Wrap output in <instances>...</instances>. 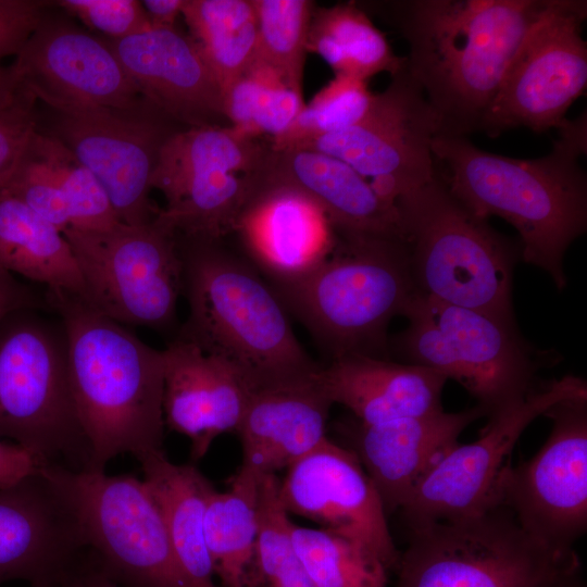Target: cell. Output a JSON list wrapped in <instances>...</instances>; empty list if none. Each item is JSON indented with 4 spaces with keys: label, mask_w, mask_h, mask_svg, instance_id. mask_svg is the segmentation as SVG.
Listing matches in <instances>:
<instances>
[{
    "label": "cell",
    "mask_w": 587,
    "mask_h": 587,
    "mask_svg": "<svg viewBox=\"0 0 587 587\" xmlns=\"http://www.w3.org/2000/svg\"><path fill=\"white\" fill-rule=\"evenodd\" d=\"M233 233L250 263L272 285L294 282L315 270L333 252L338 237L313 200L284 186L248 189Z\"/></svg>",
    "instance_id": "22"
},
{
    "label": "cell",
    "mask_w": 587,
    "mask_h": 587,
    "mask_svg": "<svg viewBox=\"0 0 587 587\" xmlns=\"http://www.w3.org/2000/svg\"><path fill=\"white\" fill-rule=\"evenodd\" d=\"M20 88L21 84L11 65L7 67L0 65V110L14 99Z\"/></svg>",
    "instance_id": "47"
},
{
    "label": "cell",
    "mask_w": 587,
    "mask_h": 587,
    "mask_svg": "<svg viewBox=\"0 0 587 587\" xmlns=\"http://www.w3.org/2000/svg\"><path fill=\"white\" fill-rule=\"evenodd\" d=\"M21 310L0 324V440L42 466L90 470V451L72 395L64 327Z\"/></svg>",
    "instance_id": "7"
},
{
    "label": "cell",
    "mask_w": 587,
    "mask_h": 587,
    "mask_svg": "<svg viewBox=\"0 0 587 587\" xmlns=\"http://www.w3.org/2000/svg\"><path fill=\"white\" fill-rule=\"evenodd\" d=\"M248 189L294 188L313 200L337 233L404 240L396 204L382 199L369 180L344 161L311 149L266 147L247 174Z\"/></svg>",
    "instance_id": "25"
},
{
    "label": "cell",
    "mask_w": 587,
    "mask_h": 587,
    "mask_svg": "<svg viewBox=\"0 0 587 587\" xmlns=\"http://www.w3.org/2000/svg\"><path fill=\"white\" fill-rule=\"evenodd\" d=\"M550 0H391L359 4L408 42L405 68L440 135L479 130L504 74Z\"/></svg>",
    "instance_id": "1"
},
{
    "label": "cell",
    "mask_w": 587,
    "mask_h": 587,
    "mask_svg": "<svg viewBox=\"0 0 587 587\" xmlns=\"http://www.w3.org/2000/svg\"><path fill=\"white\" fill-rule=\"evenodd\" d=\"M312 373L254 386L237 434L242 461L236 474L260 480L316 448L326 437L333 402Z\"/></svg>",
    "instance_id": "24"
},
{
    "label": "cell",
    "mask_w": 587,
    "mask_h": 587,
    "mask_svg": "<svg viewBox=\"0 0 587 587\" xmlns=\"http://www.w3.org/2000/svg\"><path fill=\"white\" fill-rule=\"evenodd\" d=\"M276 474L262 476L257 496L259 587H315L292 544L288 512Z\"/></svg>",
    "instance_id": "36"
},
{
    "label": "cell",
    "mask_w": 587,
    "mask_h": 587,
    "mask_svg": "<svg viewBox=\"0 0 587 587\" xmlns=\"http://www.w3.org/2000/svg\"><path fill=\"white\" fill-rule=\"evenodd\" d=\"M486 416L478 405L442 410L378 424L344 426L350 450L373 483L386 514L400 510L416 486L459 442V436Z\"/></svg>",
    "instance_id": "23"
},
{
    "label": "cell",
    "mask_w": 587,
    "mask_h": 587,
    "mask_svg": "<svg viewBox=\"0 0 587 587\" xmlns=\"http://www.w3.org/2000/svg\"><path fill=\"white\" fill-rule=\"evenodd\" d=\"M59 587H120L92 562L88 552Z\"/></svg>",
    "instance_id": "45"
},
{
    "label": "cell",
    "mask_w": 587,
    "mask_h": 587,
    "mask_svg": "<svg viewBox=\"0 0 587 587\" xmlns=\"http://www.w3.org/2000/svg\"><path fill=\"white\" fill-rule=\"evenodd\" d=\"M107 42L142 98L183 127L227 121L221 86L191 36L151 27Z\"/></svg>",
    "instance_id": "21"
},
{
    "label": "cell",
    "mask_w": 587,
    "mask_h": 587,
    "mask_svg": "<svg viewBox=\"0 0 587 587\" xmlns=\"http://www.w3.org/2000/svg\"><path fill=\"white\" fill-rule=\"evenodd\" d=\"M544 416L551 432L529 460L504 467L497 504L547 547L574 552L587 530V394L561 400Z\"/></svg>",
    "instance_id": "14"
},
{
    "label": "cell",
    "mask_w": 587,
    "mask_h": 587,
    "mask_svg": "<svg viewBox=\"0 0 587 587\" xmlns=\"http://www.w3.org/2000/svg\"><path fill=\"white\" fill-rule=\"evenodd\" d=\"M583 0H550L510 63L479 130L498 136L515 127L560 128L587 85Z\"/></svg>",
    "instance_id": "13"
},
{
    "label": "cell",
    "mask_w": 587,
    "mask_h": 587,
    "mask_svg": "<svg viewBox=\"0 0 587 587\" xmlns=\"http://www.w3.org/2000/svg\"><path fill=\"white\" fill-rule=\"evenodd\" d=\"M294 548L315 587H386L388 570L362 545L292 523Z\"/></svg>",
    "instance_id": "34"
},
{
    "label": "cell",
    "mask_w": 587,
    "mask_h": 587,
    "mask_svg": "<svg viewBox=\"0 0 587 587\" xmlns=\"http://www.w3.org/2000/svg\"><path fill=\"white\" fill-rule=\"evenodd\" d=\"M419 292L514 322V245L463 205L436 175L396 201Z\"/></svg>",
    "instance_id": "6"
},
{
    "label": "cell",
    "mask_w": 587,
    "mask_h": 587,
    "mask_svg": "<svg viewBox=\"0 0 587 587\" xmlns=\"http://www.w3.org/2000/svg\"><path fill=\"white\" fill-rule=\"evenodd\" d=\"M440 130L437 114L404 62L387 88L375 93L358 124L298 148L344 161L371 178L370 185L382 199L396 204L401 196L435 178L432 145Z\"/></svg>",
    "instance_id": "15"
},
{
    "label": "cell",
    "mask_w": 587,
    "mask_h": 587,
    "mask_svg": "<svg viewBox=\"0 0 587 587\" xmlns=\"http://www.w3.org/2000/svg\"><path fill=\"white\" fill-rule=\"evenodd\" d=\"M283 507L366 548L390 571L400 553L379 496L349 448L326 438L287 467L279 484Z\"/></svg>",
    "instance_id": "19"
},
{
    "label": "cell",
    "mask_w": 587,
    "mask_h": 587,
    "mask_svg": "<svg viewBox=\"0 0 587 587\" xmlns=\"http://www.w3.org/2000/svg\"><path fill=\"white\" fill-rule=\"evenodd\" d=\"M11 67L18 83L53 111L137 110L148 102L107 41L47 16Z\"/></svg>",
    "instance_id": "18"
},
{
    "label": "cell",
    "mask_w": 587,
    "mask_h": 587,
    "mask_svg": "<svg viewBox=\"0 0 587 587\" xmlns=\"http://www.w3.org/2000/svg\"><path fill=\"white\" fill-rule=\"evenodd\" d=\"M260 480L235 474L212 495L204 536L214 575L223 587H259L257 496Z\"/></svg>",
    "instance_id": "31"
},
{
    "label": "cell",
    "mask_w": 587,
    "mask_h": 587,
    "mask_svg": "<svg viewBox=\"0 0 587 587\" xmlns=\"http://www.w3.org/2000/svg\"><path fill=\"white\" fill-rule=\"evenodd\" d=\"M552 149L538 159H515L474 146L466 137L437 135L436 175L475 215H496L520 235L522 259L566 285L563 258L587 226V179L579 158L587 148L586 115L558 129Z\"/></svg>",
    "instance_id": "2"
},
{
    "label": "cell",
    "mask_w": 587,
    "mask_h": 587,
    "mask_svg": "<svg viewBox=\"0 0 587 587\" xmlns=\"http://www.w3.org/2000/svg\"><path fill=\"white\" fill-rule=\"evenodd\" d=\"M50 2L0 0V60L16 55L47 16Z\"/></svg>",
    "instance_id": "42"
},
{
    "label": "cell",
    "mask_w": 587,
    "mask_h": 587,
    "mask_svg": "<svg viewBox=\"0 0 587 587\" xmlns=\"http://www.w3.org/2000/svg\"><path fill=\"white\" fill-rule=\"evenodd\" d=\"M32 145L60 185L68 211V228L104 230L122 223L102 185L61 141L38 127Z\"/></svg>",
    "instance_id": "37"
},
{
    "label": "cell",
    "mask_w": 587,
    "mask_h": 587,
    "mask_svg": "<svg viewBox=\"0 0 587 587\" xmlns=\"http://www.w3.org/2000/svg\"><path fill=\"white\" fill-rule=\"evenodd\" d=\"M266 139L230 125L182 128L163 145L150 186L165 205L154 222L186 239L223 240L233 233L247 197L246 175L264 153Z\"/></svg>",
    "instance_id": "11"
},
{
    "label": "cell",
    "mask_w": 587,
    "mask_h": 587,
    "mask_svg": "<svg viewBox=\"0 0 587 587\" xmlns=\"http://www.w3.org/2000/svg\"><path fill=\"white\" fill-rule=\"evenodd\" d=\"M189 314L178 338L218 355L254 387L314 372L282 300L223 240L177 237Z\"/></svg>",
    "instance_id": "4"
},
{
    "label": "cell",
    "mask_w": 587,
    "mask_h": 587,
    "mask_svg": "<svg viewBox=\"0 0 587 587\" xmlns=\"http://www.w3.org/2000/svg\"><path fill=\"white\" fill-rule=\"evenodd\" d=\"M141 3L152 27L173 28L182 15L184 0H145Z\"/></svg>",
    "instance_id": "46"
},
{
    "label": "cell",
    "mask_w": 587,
    "mask_h": 587,
    "mask_svg": "<svg viewBox=\"0 0 587 587\" xmlns=\"http://www.w3.org/2000/svg\"><path fill=\"white\" fill-rule=\"evenodd\" d=\"M37 101L21 85L14 99L0 110V197L38 129Z\"/></svg>",
    "instance_id": "41"
},
{
    "label": "cell",
    "mask_w": 587,
    "mask_h": 587,
    "mask_svg": "<svg viewBox=\"0 0 587 587\" xmlns=\"http://www.w3.org/2000/svg\"><path fill=\"white\" fill-rule=\"evenodd\" d=\"M138 461L182 569L196 587H217L204 536L208 504L216 489L193 464L173 463L163 450Z\"/></svg>",
    "instance_id": "28"
},
{
    "label": "cell",
    "mask_w": 587,
    "mask_h": 587,
    "mask_svg": "<svg viewBox=\"0 0 587 587\" xmlns=\"http://www.w3.org/2000/svg\"><path fill=\"white\" fill-rule=\"evenodd\" d=\"M583 394L586 382L566 375L490 415L476 440L452 448L410 495L400 509L408 526L459 520L496 505L500 476L524 430L554 403Z\"/></svg>",
    "instance_id": "16"
},
{
    "label": "cell",
    "mask_w": 587,
    "mask_h": 587,
    "mask_svg": "<svg viewBox=\"0 0 587 587\" xmlns=\"http://www.w3.org/2000/svg\"><path fill=\"white\" fill-rule=\"evenodd\" d=\"M329 257L294 282L270 284L333 358L370 354L417 292L405 241L337 233Z\"/></svg>",
    "instance_id": "5"
},
{
    "label": "cell",
    "mask_w": 587,
    "mask_h": 587,
    "mask_svg": "<svg viewBox=\"0 0 587 587\" xmlns=\"http://www.w3.org/2000/svg\"><path fill=\"white\" fill-rule=\"evenodd\" d=\"M307 51L320 55L335 75L361 80L382 72L392 76L405 62L404 57L394 52L386 36L355 1L315 5Z\"/></svg>",
    "instance_id": "30"
},
{
    "label": "cell",
    "mask_w": 587,
    "mask_h": 587,
    "mask_svg": "<svg viewBox=\"0 0 587 587\" xmlns=\"http://www.w3.org/2000/svg\"><path fill=\"white\" fill-rule=\"evenodd\" d=\"M541 587H587L580 562L563 571Z\"/></svg>",
    "instance_id": "48"
},
{
    "label": "cell",
    "mask_w": 587,
    "mask_h": 587,
    "mask_svg": "<svg viewBox=\"0 0 587 587\" xmlns=\"http://www.w3.org/2000/svg\"><path fill=\"white\" fill-rule=\"evenodd\" d=\"M0 267L84 298V283L63 232L20 200L0 197Z\"/></svg>",
    "instance_id": "29"
},
{
    "label": "cell",
    "mask_w": 587,
    "mask_h": 587,
    "mask_svg": "<svg viewBox=\"0 0 587 587\" xmlns=\"http://www.w3.org/2000/svg\"><path fill=\"white\" fill-rule=\"evenodd\" d=\"M375 93L366 80L335 75L279 136L266 139L273 148H298L316 138L358 124L371 109Z\"/></svg>",
    "instance_id": "38"
},
{
    "label": "cell",
    "mask_w": 587,
    "mask_h": 587,
    "mask_svg": "<svg viewBox=\"0 0 587 587\" xmlns=\"http://www.w3.org/2000/svg\"><path fill=\"white\" fill-rule=\"evenodd\" d=\"M258 25V60L302 95L307 38L315 2L251 0Z\"/></svg>",
    "instance_id": "35"
},
{
    "label": "cell",
    "mask_w": 587,
    "mask_h": 587,
    "mask_svg": "<svg viewBox=\"0 0 587 587\" xmlns=\"http://www.w3.org/2000/svg\"><path fill=\"white\" fill-rule=\"evenodd\" d=\"M53 3L110 39L125 38L152 27L141 1L137 0H60Z\"/></svg>",
    "instance_id": "40"
},
{
    "label": "cell",
    "mask_w": 587,
    "mask_h": 587,
    "mask_svg": "<svg viewBox=\"0 0 587 587\" xmlns=\"http://www.w3.org/2000/svg\"><path fill=\"white\" fill-rule=\"evenodd\" d=\"M223 103L230 126L267 140L282 135L305 104L301 93L258 59L224 91Z\"/></svg>",
    "instance_id": "33"
},
{
    "label": "cell",
    "mask_w": 587,
    "mask_h": 587,
    "mask_svg": "<svg viewBox=\"0 0 587 587\" xmlns=\"http://www.w3.org/2000/svg\"><path fill=\"white\" fill-rule=\"evenodd\" d=\"M86 552L76 513L43 466L0 488V584L59 587Z\"/></svg>",
    "instance_id": "20"
},
{
    "label": "cell",
    "mask_w": 587,
    "mask_h": 587,
    "mask_svg": "<svg viewBox=\"0 0 587 587\" xmlns=\"http://www.w3.org/2000/svg\"><path fill=\"white\" fill-rule=\"evenodd\" d=\"M319 378L330 401L363 424H378L442 410L448 378L419 364H400L365 353L333 358Z\"/></svg>",
    "instance_id": "27"
},
{
    "label": "cell",
    "mask_w": 587,
    "mask_h": 587,
    "mask_svg": "<svg viewBox=\"0 0 587 587\" xmlns=\"http://www.w3.org/2000/svg\"><path fill=\"white\" fill-rule=\"evenodd\" d=\"M84 283V300L122 324L166 330L183 292L177 237L157 224L118 223L104 230L67 228Z\"/></svg>",
    "instance_id": "12"
},
{
    "label": "cell",
    "mask_w": 587,
    "mask_h": 587,
    "mask_svg": "<svg viewBox=\"0 0 587 587\" xmlns=\"http://www.w3.org/2000/svg\"><path fill=\"white\" fill-rule=\"evenodd\" d=\"M42 308H48L45 298L0 267V324L14 312Z\"/></svg>",
    "instance_id": "43"
},
{
    "label": "cell",
    "mask_w": 587,
    "mask_h": 587,
    "mask_svg": "<svg viewBox=\"0 0 587 587\" xmlns=\"http://www.w3.org/2000/svg\"><path fill=\"white\" fill-rule=\"evenodd\" d=\"M182 15L224 95L258 59L251 0H184Z\"/></svg>",
    "instance_id": "32"
},
{
    "label": "cell",
    "mask_w": 587,
    "mask_h": 587,
    "mask_svg": "<svg viewBox=\"0 0 587 587\" xmlns=\"http://www.w3.org/2000/svg\"><path fill=\"white\" fill-rule=\"evenodd\" d=\"M42 465L22 447L0 440V488L11 486Z\"/></svg>",
    "instance_id": "44"
},
{
    "label": "cell",
    "mask_w": 587,
    "mask_h": 587,
    "mask_svg": "<svg viewBox=\"0 0 587 587\" xmlns=\"http://www.w3.org/2000/svg\"><path fill=\"white\" fill-rule=\"evenodd\" d=\"M162 354L165 426L190 439L196 462L217 436L237 432L251 387L226 360L188 340L176 337Z\"/></svg>",
    "instance_id": "26"
},
{
    "label": "cell",
    "mask_w": 587,
    "mask_h": 587,
    "mask_svg": "<svg viewBox=\"0 0 587 587\" xmlns=\"http://www.w3.org/2000/svg\"><path fill=\"white\" fill-rule=\"evenodd\" d=\"M178 123L147 102L137 110L86 107L54 111L48 135L61 141L99 180L122 223H151L158 208L150 180Z\"/></svg>",
    "instance_id": "17"
},
{
    "label": "cell",
    "mask_w": 587,
    "mask_h": 587,
    "mask_svg": "<svg viewBox=\"0 0 587 587\" xmlns=\"http://www.w3.org/2000/svg\"><path fill=\"white\" fill-rule=\"evenodd\" d=\"M529 536L501 504L410 527L395 587H541L579 563Z\"/></svg>",
    "instance_id": "8"
},
{
    "label": "cell",
    "mask_w": 587,
    "mask_h": 587,
    "mask_svg": "<svg viewBox=\"0 0 587 587\" xmlns=\"http://www.w3.org/2000/svg\"><path fill=\"white\" fill-rule=\"evenodd\" d=\"M400 345L413 364L452 378L486 416L529 392L536 361L514 322L416 292L403 314Z\"/></svg>",
    "instance_id": "9"
},
{
    "label": "cell",
    "mask_w": 587,
    "mask_h": 587,
    "mask_svg": "<svg viewBox=\"0 0 587 587\" xmlns=\"http://www.w3.org/2000/svg\"><path fill=\"white\" fill-rule=\"evenodd\" d=\"M67 341L68 375L90 451V470L116 455L137 460L162 451L164 360L133 332L91 308L80 296L47 289Z\"/></svg>",
    "instance_id": "3"
},
{
    "label": "cell",
    "mask_w": 587,
    "mask_h": 587,
    "mask_svg": "<svg viewBox=\"0 0 587 587\" xmlns=\"http://www.w3.org/2000/svg\"><path fill=\"white\" fill-rule=\"evenodd\" d=\"M43 467L75 511L90 559L111 580L120 587H196L143 479Z\"/></svg>",
    "instance_id": "10"
},
{
    "label": "cell",
    "mask_w": 587,
    "mask_h": 587,
    "mask_svg": "<svg viewBox=\"0 0 587 587\" xmlns=\"http://www.w3.org/2000/svg\"><path fill=\"white\" fill-rule=\"evenodd\" d=\"M3 195L11 196L61 232L70 227L66 202L60 185L32 140L10 177Z\"/></svg>",
    "instance_id": "39"
}]
</instances>
